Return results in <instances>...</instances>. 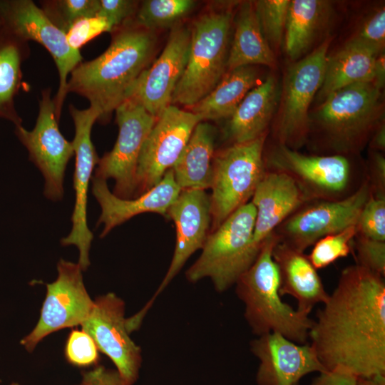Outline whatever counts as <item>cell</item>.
<instances>
[{
  "label": "cell",
  "instance_id": "1",
  "mask_svg": "<svg viewBox=\"0 0 385 385\" xmlns=\"http://www.w3.org/2000/svg\"><path fill=\"white\" fill-rule=\"evenodd\" d=\"M357 264L344 268L309 332L326 371L385 376V282Z\"/></svg>",
  "mask_w": 385,
  "mask_h": 385
},
{
  "label": "cell",
  "instance_id": "2",
  "mask_svg": "<svg viewBox=\"0 0 385 385\" xmlns=\"http://www.w3.org/2000/svg\"><path fill=\"white\" fill-rule=\"evenodd\" d=\"M109 46L98 57L81 62L71 73L67 93L86 98L105 122L150 63L156 38L153 31L130 20L111 32Z\"/></svg>",
  "mask_w": 385,
  "mask_h": 385
},
{
  "label": "cell",
  "instance_id": "3",
  "mask_svg": "<svg viewBox=\"0 0 385 385\" xmlns=\"http://www.w3.org/2000/svg\"><path fill=\"white\" fill-rule=\"evenodd\" d=\"M383 87L376 80L358 83L333 92L321 102L309 118V135L316 133L324 155L360 152L382 123Z\"/></svg>",
  "mask_w": 385,
  "mask_h": 385
},
{
  "label": "cell",
  "instance_id": "4",
  "mask_svg": "<svg viewBox=\"0 0 385 385\" xmlns=\"http://www.w3.org/2000/svg\"><path fill=\"white\" fill-rule=\"evenodd\" d=\"M279 239L272 232L255 261L236 282V293L245 305V318L257 337L275 332L297 344H305L314 320L282 299L279 277L272 258Z\"/></svg>",
  "mask_w": 385,
  "mask_h": 385
},
{
  "label": "cell",
  "instance_id": "5",
  "mask_svg": "<svg viewBox=\"0 0 385 385\" xmlns=\"http://www.w3.org/2000/svg\"><path fill=\"white\" fill-rule=\"evenodd\" d=\"M233 17L231 9H211L194 21L187 66L173 93L171 105L192 106L225 74Z\"/></svg>",
  "mask_w": 385,
  "mask_h": 385
},
{
  "label": "cell",
  "instance_id": "6",
  "mask_svg": "<svg viewBox=\"0 0 385 385\" xmlns=\"http://www.w3.org/2000/svg\"><path fill=\"white\" fill-rule=\"evenodd\" d=\"M255 217V207L249 202L208 235L200 256L186 272L187 279L197 282L208 277L219 292L235 284L261 250L253 242Z\"/></svg>",
  "mask_w": 385,
  "mask_h": 385
},
{
  "label": "cell",
  "instance_id": "7",
  "mask_svg": "<svg viewBox=\"0 0 385 385\" xmlns=\"http://www.w3.org/2000/svg\"><path fill=\"white\" fill-rule=\"evenodd\" d=\"M346 155H306L275 143L265 153L267 170L290 177L308 201L337 200L356 192L366 180V168Z\"/></svg>",
  "mask_w": 385,
  "mask_h": 385
},
{
  "label": "cell",
  "instance_id": "8",
  "mask_svg": "<svg viewBox=\"0 0 385 385\" xmlns=\"http://www.w3.org/2000/svg\"><path fill=\"white\" fill-rule=\"evenodd\" d=\"M267 136L234 143L214 157L210 197L212 231L252 198L266 172Z\"/></svg>",
  "mask_w": 385,
  "mask_h": 385
},
{
  "label": "cell",
  "instance_id": "9",
  "mask_svg": "<svg viewBox=\"0 0 385 385\" xmlns=\"http://www.w3.org/2000/svg\"><path fill=\"white\" fill-rule=\"evenodd\" d=\"M332 39L292 65L286 74L279 118L274 128L277 143L297 150L308 140V110L320 89Z\"/></svg>",
  "mask_w": 385,
  "mask_h": 385
},
{
  "label": "cell",
  "instance_id": "10",
  "mask_svg": "<svg viewBox=\"0 0 385 385\" xmlns=\"http://www.w3.org/2000/svg\"><path fill=\"white\" fill-rule=\"evenodd\" d=\"M370 195L366 178L356 192L344 199L307 201L273 232L280 242L304 252L319 239L356 225Z\"/></svg>",
  "mask_w": 385,
  "mask_h": 385
},
{
  "label": "cell",
  "instance_id": "11",
  "mask_svg": "<svg viewBox=\"0 0 385 385\" xmlns=\"http://www.w3.org/2000/svg\"><path fill=\"white\" fill-rule=\"evenodd\" d=\"M0 24L23 40L40 43L52 56L59 76V86L53 98L59 120L68 94V77L83 61L80 51L69 46L65 33L31 0H0Z\"/></svg>",
  "mask_w": 385,
  "mask_h": 385
},
{
  "label": "cell",
  "instance_id": "12",
  "mask_svg": "<svg viewBox=\"0 0 385 385\" xmlns=\"http://www.w3.org/2000/svg\"><path fill=\"white\" fill-rule=\"evenodd\" d=\"M115 112L118 135L113 149L98 160L93 177L114 179L113 193L128 199L136 191L138 158L157 118L131 98L122 102Z\"/></svg>",
  "mask_w": 385,
  "mask_h": 385
},
{
  "label": "cell",
  "instance_id": "13",
  "mask_svg": "<svg viewBox=\"0 0 385 385\" xmlns=\"http://www.w3.org/2000/svg\"><path fill=\"white\" fill-rule=\"evenodd\" d=\"M51 88L42 91L36 125L28 130L22 125L15 126V134L29 151V160L41 172L43 193L49 200H60L63 195L66 166L74 155L73 143L66 140L58 128Z\"/></svg>",
  "mask_w": 385,
  "mask_h": 385
},
{
  "label": "cell",
  "instance_id": "14",
  "mask_svg": "<svg viewBox=\"0 0 385 385\" xmlns=\"http://www.w3.org/2000/svg\"><path fill=\"white\" fill-rule=\"evenodd\" d=\"M56 279L46 284V295L34 329L20 342L29 352L47 335L81 324L91 312L94 302L85 287L82 269L61 259Z\"/></svg>",
  "mask_w": 385,
  "mask_h": 385
},
{
  "label": "cell",
  "instance_id": "15",
  "mask_svg": "<svg viewBox=\"0 0 385 385\" xmlns=\"http://www.w3.org/2000/svg\"><path fill=\"white\" fill-rule=\"evenodd\" d=\"M88 317L81 324L98 349L115 364L123 385H133L142 364L141 349L130 338L125 302L113 292L98 297Z\"/></svg>",
  "mask_w": 385,
  "mask_h": 385
},
{
  "label": "cell",
  "instance_id": "16",
  "mask_svg": "<svg viewBox=\"0 0 385 385\" xmlns=\"http://www.w3.org/2000/svg\"><path fill=\"white\" fill-rule=\"evenodd\" d=\"M69 113L75 126L72 141L75 155L73 188L76 200L71 216L72 228L66 237L61 240L63 246L75 245L79 250L78 265L83 271L90 265L89 251L93 235L87 224V199L89 182L98 162L95 147L91 140L93 124L98 120L100 113L93 106L78 109L69 105Z\"/></svg>",
  "mask_w": 385,
  "mask_h": 385
},
{
  "label": "cell",
  "instance_id": "17",
  "mask_svg": "<svg viewBox=\"0 0 385 385\" xmlns=\"http://www.w3.org/2000/svg\"><path fill=\"white\" fill-rule=\"evenodd\" d=\"M200 118L189 111L170 105L157 118L142 147L136 170V190L156 185L173 168Z\"/></svg>",
  "mask_w": 385,
  "mask_h": 385
},
{
  "label": "cell",
  "instance_id": "18",
  "mask_svg": "<svg viewBox=\"0 0 385 385\" xmlns=\"http://www.w3.org/2000/svg\"><path fill=\"white\" fill-rule=\"evenodd\" d=\"M167 216L173 220L176 227L173 256L166 274L151 299L132 317L139 325L155 299L178 274L189 257L202 248L212 221L210 197L204 190H183L168 208Z\"/></svg>",
  "mask_w": 385,
  "mask_h": 385
},
{
  "label": "cell",
  "instance_id": "19",
  "mask_svg": "<svg viewBox=\"0 0 385 385\" xmlns=\"http://www.w3.org/2000/svg\"><path fill=\"white\" fill-rule=\"evenodd\" d=\"M190 44V29L180 24L173 27L162 53L142 72L125 99L135 101L158 118L171 105L187 66Z\"/></svg>",
  "mask_w": 385,
  "mask_h": 385
},
{
  "label": "cell",
  "instance_id": "20",
  "mask_svg": "<svg viewBox=\"0 0 385 385\" xmlns=\"http://www.w3.org/2000/svg\"><path fill=\"white\" fill-rule=\"evenodd\" d=\"M250 346L260 361L257 385H295L310 373L327 372L310 343L297 344L272 332L259 336Z\"/></svg>",
  "mask_w": 385,
  "mask_h": 385
},
{
  "label": "cell",
  "instance_id": "21",
  "mask_svg": "<svg viewBox=\"0 0 385 385\" xmlns=\"http://www.w3.org/2000/svg\"><path fill=\"white\" fill-rule=\"evenodd\" d=\"M92 193L101 212L97 225L103 224L100 235L105 237L113 228L140 213L150 212L167 216L170 206L181 192L169 169L161 180L149 190L134 199L121 198L111 192L106 180L92 177Z\"/></svg>",
  "mask_w": 385,
  "mask_h": 385
},
{
  "label": "cell",
  "instance_id": "22",
  "mask_svg": "<svg viewBox=\"0 0 385 385\" xmlns=\"http://www.w3.org/2000/svg\"><path fill=\"white\" fill-rule=\"evenodd\" d=\"M307 201L290 177L281 172L266 170L251 200L256 209L254 245L261 249L269 235Z\"/></svg>",
  "mask_w": 385,
  "mask_h": 385
},
{
  "label": "cell",
  "instance_id": "23",
  "mask_svg": "<svg viewBox=\"0 0 385 385\" xmlns=\"http://www.w3.org/2000/svg\"><path fill=\"white\" fill-rule=\"evenodd\" d=\"M384 54L351 39L333 53L328 55L322 85L317 93L322 102L333 92L344 87L376 80L384 84Z\"/></svg>",
  "mask_w": 385,
  "mask_h": 385
},
{
  "label": "cell",
  "instance_id": "24",
  "mask_svg": "<svg viewBox=\"0 0 385 385\" xmlns=\"http://www.w3.org/2000/svg\"><path fill=\"white\" fill-rule=\"evenodd\" d=\"M272 258L278 269L279 294L293 297L297 302V310L309 315L315 305L327 301L329 294L304 252L278 241Z\"/></svg>",
  "mask_w": 385,
  "mask_h": 385
},
{
  "label": "cell",
  "instance_id": "25",
  "mask_svg": "<svg viewBox=\"0 0 385 385\" xmlns=\"http://www.w3.org/2000/svg\"><path fill=\"white\" fill-rule=\"evenodd\" d=\"M279 94L273 76L267 77L247 93L229 118L227 133L233 144L252 141L267 134Z\"/></svg>",
  "mask_w": 385,
  "mask_h": 385
},
{
  "label": "cell",
  "instance_id": "26",
  "mask_svg": "<svg viewBox=\"0 0 385 385\" xmlns=\"http://www.w3.org/2000/svg\"><path fill=\"white\" fill-rule=\"evenodd\" d=\"M212 127L201 121L195 127L185 148L172 168L175 181L183 190L210 188L214 158Z\"/></svg>",
  "mask_w": 385,
  "mask_h": 385
},
{
  "label": "cell",
  "instance_id": "27",
  "mask_svg": "<svg viewBox=\"0 0 385 385\" xmlns=\"http://www.w3.org/2000/svg\"><path fill=\"white\" fill-rule=\"evenodd\" d=\"M235 20V29L228 53L227 71L252 65H274V52L262 32L254 3H242Z\"/></svg>",
  "mask_w": 385,
  "mask_h": 385
},
{
  "label": "cell",
  "instance_id": "28",
  "mask_svg": "<svg viewBox=\"0 0 385 385\" xmlns=\"http://www.w3.org/2000/svg\"><path fill=\"white\" fill-rule=\"evenodd\" d=\"M257 81V72L252 66L227 71L216 86L188 111L200 121L230 118Z\"/></svg>",
  "mask_w": 385,
  "mask_h": 385
},
{
  "label": "cell",
  "instance_id": "29",
  "mask_svg": "<svg viewBox=\"0 0 385 385\" xmlns=\"http://www.w3.org/2000/svg\"><path fill=\"white\" fill-rule=\"evenodd\" d=\"M29 42L0 24V118L21 125L15 97L22 84V63L29 57Z\"/></svg>",
  "mask_w": 385,
  "mask_h": 385
},
{
  "label": "cell",
  "instance_id": "30",
  "mask_svg": "<svg viewBox=\"0 0 385 385\" xmlns=\"http://www.w3.org/2000/svg\"><path fill=\"white\" fill-rule=\"evenodd\" d=\"M327 5L320 0L290 1L284 34L290 58H298L310 46L325 18Z\"/></svg>",
  "mask_w": 385,
  "mask_h": 385
},
{
  "label": "cell",
  "instance_id": "31",
  "mask_svg": "<svg viewBox=\"0 0 385 385\" xmlns=\"http://www.w3.org/2000/svg\"><path fill=\"white\" fill-rule=\"evenodd\" d=\"M196 4L192 0H145L139 4L132 19L147 30L175 27L185 18Z\"/></svg>",
  "mask_w": 385,
  "mask_h": 385
},
{
  "label": "cell",
  "instance_id": "32",
  "mask_svg": "<svg viewBox=\"0 0 385 385\" xmlns=\"http://www.w3.org/2000/svg\"><path fill=\"white\" fill-rule=\"evenodd\" d=\"M357 234L356 225L328 235L317 241L309 255L313 267L317 270L327 267L339 258L347 257L353 250V241Z\"/></svg>",
  "mask_w": 385,
  "mask_h": 385
},
{
  "label": "cell",
  "instance_id": "33",
  "mask_svg": "<svg viewBox=\"0 0 385 385\" xmlns=\"http://www.w3.org/2000/svg\"><path fill=\"white\" fill-rule=\"evenodd\" d=\"M40 5L54 26L66 34L78 20L97 14L98 0H43Z\"/></svg>",
  "mask_w": 385,
  "mask_h": 385
},
{
  "label": "cell",
  "instance_id": "34",
  "mask_svg": "<svg viewBox=\"0 0 385 385\" xmlns=\"http://www.w3.org/2000/svg\"><path fill=\"white\" fill-rule=\"evenodd\" d=\"M289 0H260L254 2L262 32L270 46L281 44Z\"/></svg>",
  "mask_w": 385,
  "mask_h": 385
},
{
  "label": "cell",
  "instance_id": "35",
  "mask_svg": "<svg viewBox=\"0 0 385 385\" xmlns=\"http://www.w3.org/2000/svg\"><path fill=\"white\" fill-rule=\"evenodd\" d=\"M358 235L385 241V198L370 195L356 224Z\"/></svg>",
  "mask_w": 385,
  "mask_h": 385
},
{
  "label": "cell",
  "instance_id": "36",
  "mask_svg": "<svg viewBox=\"0 0 385 385\" xmlns=\"http://www.w3.org/2000/svg\"><path fill=\"white\" fill-rule=\"evenodd\" d=\"M98 351L93 338L83 329H74L69 333L65 356L71 364L78 367L96 365L99 361Z\"/></svg>",
  "mask_w": 385,
  "mask_h": 385
},
{
  "label": "cell",
  "instance_id": "37",
  "mask_svg": "<svg viewBox=\"0 0 385 385\" xmlns=\"http://www.w3.org/2000/svg\"><path fill=\"white\" fill-rule=\"evenodd\" d=\"M357 265L385 276V241H379L356 235L353 241Z\"/></svg>",
  "mask_w": 385,
  "mask_h": 385
},
{
  "label": "cell",
  "instance_id": "38",
  "mask_svg": "<svg viewBox=\"0 0 385 385\" xmlns=\"http://www.w3.org/2000/svg\"><path fill=\"white\" fill-rule=\"evenodd\" d=\"M112 29L108 21L95 15L82 18L76 21L67 31L66 38L69 46L76 51L103 32H111Z\"/></svg>",
  "mask_w": 385,
  "mask_h": 385
},
{
  "label": "cell",
  "instance_id": "39",
  "mask_svg": "<svg viewBox=\"0 0 385 385\" xmlns=\"http://www.w3.org/2000/svg\"><path fill=\"white\" fill-rule=\"evenodd\" d=\"M351 40L377 53H384L385 45V9L381 8L369 15Z\"/></svg>",
  "mask_w": 385,
  "mask_h": 385
},
{
  "label": "cell",
  "instance_id": "40",
  "mask_svg": "<svg viewBox=\"0 0 385 385\" xmlns=\"http://www.w3.org/2000/svg\"><path fill=\"white\" fill-rule=\"evenodd\" d=\"M139 4L133 0H98L97 15L108 21L113 31L133 19Z\"/></svg>",
  "mask_w": 385,
  "mask_h": 385
},
{
  "label": "cell",
  "instance_id": "41",
  "mask_svg": "<svg viewBox=\"0 0 385 385\" xmlns=\"http://www.w3.org/2000/svg\"><path fill=\"white\" fill-rule=\"evenodd\" d=\"M366 168L371 195L385 198V157L383 153L371 150Z\"/></svg>",
  "mask_w": 385,
  "mask_h": 385
},
{
  "label": "cell",
  "instance_id": "42",
  "mask_svg": "<svg viewBox=\"0 0 385 385\" xmlns=\"http://www.w3.org/2000/svg\"><path fill=\"white\" fill-rule=\"evenodd\" d=\"M78 385H123V383L117 370L97 365L82 373V380Z\"/></svg>",
  "mask_w": 385,
  "mask_h": 385
},
{
  "label": "cell",
  "instance_id": "43",
  "mask_svg": "<svg viewBox=\"0 0 385 385\" xmlns=\"http://www.w3.org/2000/svg\"><path fill=\"white\" fill-rule=\"evenodd\" d=\"M356 379L348 372L333 370L319 374L309 385H356Z\"/></svg>",
  "mask_w": 385,
  "mask_h": 385
},
{
  "label": "cell",
  "instance_id": "44",
  "mask_svg": "<svg viewBox=\"0 0 385 385\" xmlns=\"http://www.w3.org/2000/svg\"><path fill=\"white\" fill-rule=\"evenodd\" d=\"M369 147L371 150L384 153L385 150V125L381 123L375 129L369 140Z\"/></svg>",
  "mask_w": 385,
  "mask_h": 385
},
{
  "label": "cell",
  "instance_id": "45",
  "mask_svg": "<svg viewBox=\"0 0 385 385\" xmlns=\"http://www.w3.org/2000/svg\"><path fill=\"white\" fill-rule=\"evenodd\" d=\"M356 385H385V376L377 375L371 377H357Z\"/></svg>",
  "mask_w": 385,
  "mask_h": 385
},
{
  "label": "cell",
  "instance_id": "46",
  "mask_svg": "<svg viewBox=\"0 0 385 385\" xmlns=\"http://www.w3.org/2000/svg\"><path fill=\"white\" fill-rule=\"evenodd\" d=\"M10 385H19V384L18 383H14H14L11 384Z\"/></svg>",
  "mask_w": 385,
  "mask_h": 385
},
{
  "label": "cell",
  "instance_id": "47",
  "mask_svg": "<svg viewBox=\"0 0 385 385\" xmlns=\"http://www.w3.org/2000/svg\"><path fill=\"white\" fill-rule=\"evenodd\" d=\"M295 385H299V384H295Z\"/></svg>",
  "mask_w": 385,
  "mask_h": 385
}]
</instances>
